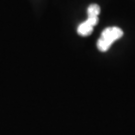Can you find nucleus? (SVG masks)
Returning <instances> with one entry per match:
<instances>
[{"instance_id":"7ed1b4c3","label":"nucleus","mask_w":135,"mask_h":135,"mask_svg":"<svg viewBox=\"0 0 135 135\" xmlns=\"http://www.w3.org/2000/svg\"><path fill=\"white\" fill-rule=\"evenodd\" d=\"M100 13V7L97 4H92L88 8V18H98Z\"/></svg>"},{"instance_id":"f257e3e1","label":"nucleus","mask_w":135,"mask_h":135,"mask_svg":"<svg viewBox=\"0 0 135 135\" xmlns=\"http://www.w3.org/2000/svg\"><path fill=\"white\" fill-rule=\"evenodd\" d=\"M123 35V32L118 27H110L106 28L102 32L101 38L97 42V47L100 51H106L109 49L111 44L115 40L119 39Z\"/></svg>"},{"instance_id":"f03ea898","label":"nucleus","mask_w":135,"mask_h":135,"mask_svg":"<svg viewBox=\"0 0 135 135\" xmlns=\"http://www.w3.org/2000/svg\"><path fill=\"white\" fill-rule=\"evenodd\" d=\"M93 25L86 20L85 22H83L81 24L79 25V27H78V33L82 35V36H87V35H89V34H91L92 30H93Z\"/></svg>"}]
</instances>
